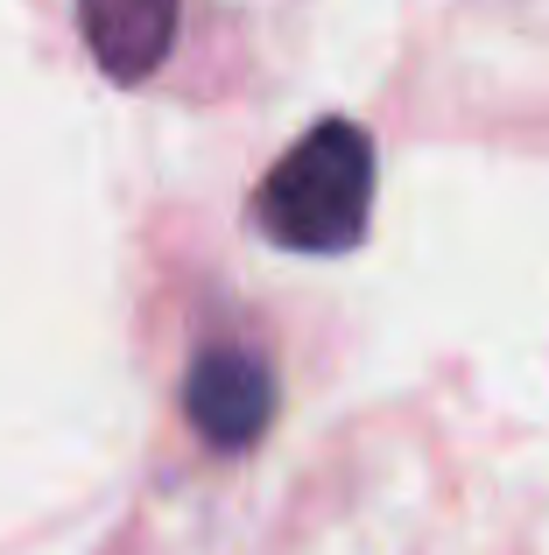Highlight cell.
Listing matches in <instances>:
<instances>
[{
	"mask_svg": "<svg viewBox=\"0 0 549 555\" xmlns=\"http://www.w3.org/2000/svg\"><path fill=\"white\" fill-rule=\"evenodd\" d=\"M177 8L183 0H78L92 64L113 85H141L177 42Z\"/></svg>",
	"mask_w": 549,
	"mask_h": 555,
	"instance_id": "obj_3",
	"label": "cell"
},
{
	"mask_svg": "<svg viewBox=\"0 0 549 555\" xmlns=\"http://www.w3.org/2000/svg\"><path fill=\"white\" fill-rule=\"evenodd\" d=\"M373 218V141L353 120H317L254 190V232L289 254H353Z\"/></svg>",
	"mask_w": 549,
	"mask_h": 555,
	"instance_id": "obj_1",
	"label": "cell"
},
{
	"mask_svg": "<svg viewBox=\"0 0 549 555\" xmlns=\"http://www.w3.org/2000/svg\"><path fill=\"white\" fill-rule=\"evenodd\" d=\"M183 415L212 450H247L261 443V429L274 422V373L268 359L240 352V345H212L197 352L191 379H183Z\"/></svg>",
	"mask_w": 549,
	"mask_h": 555,
	"instance_id": "obj_2",
	"label": "cell"
}]
</instances>
